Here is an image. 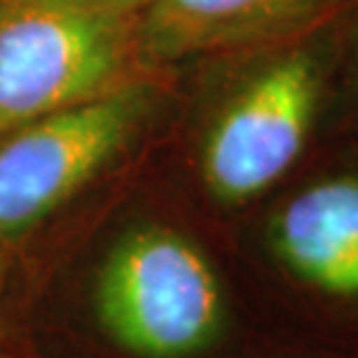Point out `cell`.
I'll return each instance as SVG.
<instances>
[{
	"mask_svg": "<svg viewBox=\"0 0 358 358\" xmlns=\"http://www.w3.org/2000/svg\"><path fill=\"white\" fill-rule=\"evenodd\" d=\"M95 315L136 358H208L231 331L224 282L206 250L173 227L139 224L97 271Z\"/></svg>",
	"mask_w": 358,
	"mask_h": 358,
	"instance_id": "6da1fadb",
	"label": "cell"
},
{
	"mask_svg": "<svg viewBox=\"0 0 358 358\" xmlns=\"http://www.w3.org/2000/svg\"><path fill=\"white\" fill-rule=\"evenodd\" d=\"M141 0H0V132L132 81Z\"/></svg>",
	"mask_w": 358,
	"mask_h": 358,
	"instance_id": "7a4b0ae2",
	"label": "cell"
},
{
	"mask_svg": "<svg viewBox=\"0 0 358 358\" xmlns=\"http://www.w3.org/2000/svg\"><path fill=\"white\" fill-rule=\"evenodd\" d=\"M326 90L315 47L280 51L248 74L215 113L201 143L206 192L222 208L266 194L301 157Z\"/></svg>",
	"mask_w": 358,
	"mask_h": 358,
	"instance_id": "3957f363",
	"label": "cell"
},
{
	"mask_svg": "<svg viewBox=\"0 0 358 358\" xmlns=\"http://www.w3.org/2000/svg\"><path fill=\"white\" fill-rule=\"evenodd\" d=\"M153 106L146 81H127L93 100L0 132V241L44 222L113 157Z\"/></svg>",
	"mask_w": 358,
	"mask_h": 358,
	"instance_id": "277c9868",
	"label": "cell"
},
{
	"mask_svg": "<svg viewBox=\"0 0 358 358\" xmlns=\"http://www.w3.org/2000/svg\"><path fill=\"white\" fill-rule=\"evenodd\" d=\"M264 245L324 317L329 347L358 349V173H329L289 194L266 222Z\"/></svg>",
	"mask_w": 358,
	"mask_h": 358,
	"instance_id": "5b68a950",
	"label": "cell"
},
{
	"mask_svg": "<svg viewBox=\"0 0 358 358\" xmlns=\"http://www.w3.org/2000/svg\"><path fill=\"white\" fill-rule=\"evenodd\" d=\"M338 0H141L136 53L176 63L292 35Z\"/></svg>",
	"mask_w": 358,
	"mask_h": 358,
	"instance_id": "8992f818",
	"label": "cell"
},
{
	"mask_svg": "<svg viewBox=\"0 0 358 358\" xmlns=\"http://www.w3.org/2000/svg\"><path fill=\"white\" fill-rule=\"evenodd\" d=\"M299 358H358V349H319L315 354H308V356H299Z\"/></svg>",
	"mask_w": 358,
	"mask_h": 358,
	"instance_id": "52a82bcc",
	"label": "cell"
},
{
	"mask_svg": "<svg viewBox=\"0 0 358 358\" xmlns=\"http://www.w3.org/2000/svg\"><path fill=\"white\" fill-rule=\"evenodd\" d=\"M3 271H5V255H3V241H0V287H3Z\"/></svg>",
	"mask_w": 358,
	"mask_h": 358,
	"instance_id": "ba28073f",
	"label": "cell"
},
{
	"mask_svg": "<svg viewBox=\"0 0 358 358\" xmlns=\"http://www.w3.org/2000/svg\"><path fill=\"white\" fill-rule=\"evenodd\" d=\"M0 358H7V356H3V354H0Z\"/></svg>",
	"mask_w": 358,
	"mask_h": 358,
	"instance_id": "9c48e42d",
	"label": "cell"
}]
</instances>
